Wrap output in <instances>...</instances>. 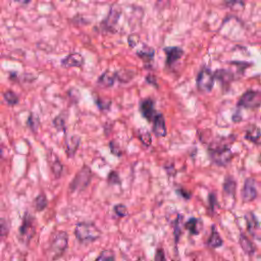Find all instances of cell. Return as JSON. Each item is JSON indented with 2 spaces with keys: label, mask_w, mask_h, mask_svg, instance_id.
<instances>
[{
  "label": "cell",
  "mask_w": 261,
  "mask_h": 261,
  "mask_svg": "<svg viewBox=\"0 0 261 261\" xmlns=\"http://www.w3.org/2000/svg\"><path fill=\"white\" fill-rule=\"evenodd\" d=\"M138 137H139V140L142 142V144L145 146V147H149L152 143V138H151V134L143 128H140L138 130Z\"/></svg>",
  "instance_id": "obj_31"
},
{
  "label": "cell",
  "mask_w": 261,
  "mask_h": 261,
  "mask_svg": "<svg viewBox=\"0 0 261 261\" xmlns=\"http://www.w3.org/2000/svg\"><path fill=\"white\" fill-rule=\"evenodd\" d=\"M163 51L166 54V64L168 66L172 65L175 61L180 59L185 53L180 47H176V46L165 47V48H163Z\"/></svg>",
  "instance_id": "obj_16"
},
{
  "label": "cell",
  "mask_w": 261,
  "mask_h": 261,
  "mask_svg": "<svg viewBox=\"0 0 261 261\" xmlns=\"http://www.w3.org/2000/svg\"><path fill=\"white\" fill-rule=\"evenodd\" d=\"M102 232L94 223L92 222H79L74 227V236L80 243L89 244L94 243L101 237Z\"/></svg>",
  "instance_id": "obj_2"
},
{
  "label": "cell",
  "mask_w": 261,
  "mask_h": 261,
  "mask_svg": "<svg viewBox=\"0 0 261 261\" xmlns=\"http://www.w3.org/2000/svg\"><path fill=\"white\" fill-rule=\"evenodd\" d=\"M121 72L122 73L117 71V80L120 83H128L135 76V72L130 70H122Z\"/></svg>",
  "instance_id": "obj_34"
},
{
  "label": "cell",
  "mask_w": 261,
  "mask_h": 261,
  "mask_svg": "<svg viewBox=\"0 0 261 261\" xmlns=\"http://www.w3.org/2000/svg\"><path fill=\"white\" fill-rule=\"evenodd\" d=\"M35 231H36L35 217L31 215L28 211H25L22 217L21 225L19 226V236L23 241L29 242L34 237Z\"/></svg>",
  "instance_id": "obj_7"
},
{
  "label": "cell",
  "mask_w": 261,
  "mask_h": 261,
  "mask_svg": "<svg viewBox=\"0 0 261 261\" xmlns=\"http://www.w3.org/2000/svg\"><path fill=\"white\" fill-rule=\"evenodd\" d=\"M95 261H115V253L111 249H104L100 252Z\"/></svg>",
  "instance_id": "obj_27"
},
{
  "label": "cell",
  "mask_w": 261,
  "mask_h": 261,
  "mask_svg": "<svg viewBox=\"0 0 261 261\" xmlns=\"http://www.w3.org/2000/svg\"><path fill=\"white\" fill-rule=\"evenodd\" d=\"M176 193H177L181 198H184V199H186V200H189V199H191V197H192V193H191L190 191H188V190L181 188V187L176 189Z\"/></svg>",
  "instance_id": "obj_38"
},
{
  "label": "cell",
  "mask_w": 261,
  "mask_h": 261,
  "mask_svg": "<svg viewBox=\"0 0 261 261\" xmlns=\"http://www.w3.org/2000/svg\"><path fill=\"white\" fill-rule=\"evenodd\" d=\"M227 141L228 138H220L212 142L208 147V154L211 161L218 166L227 165L233 157V153L226 143Z\"/></svg>",
  "instance_id": "obj_1"
},
{
  "label": "cell",
  "mask_w": 261,
  "mask_h": 261,
  "mask_svg": "<svg viewBox=\"0 0 261 261\" xmlns=\"http://www.w3.org/2000/svg\"><path fill=\"white\" fill-rule=\"evenodd\" d=\"M85 63L84 56L79 52H73L66 55L61 59V65L63 67H81Z\"/></svg>",
  "instance_id": "obj_12"
},
{
  "label": "cell",
  "mask_w": 261,
  "mask_h": 261,
  "mask_svg": "<svg viewBox=\"0 0 261 261\" xmlns=\"http://www.w3.org/2000/svg\"><path fill=\"white\" fill-rule=\"evenodd\" d=\"M134 38H135V34H132V35H129L128 36V38H127V41H128V45L130 46V47H135L136 45H137V41H135L134 40Z\"/></svg>",
  "instance_id": "obj_42"
},
{
  "label": "cell",
  "mask_w": 261,
  "mask_h": 261,
  "mask_svg": "<svg viewBox=\"0 0 261 261\" xmlns=\"http://www.w3.org/2000/svg\"><path fill=\"white\" fill-rule=\"evenodd\" d=\"M261 137V130L257 125H250L245 134V138L248 141H251L253 143H257V141L260 139Z\"/></svg>",
  "instance_id": "obj_22"
},
{
  "label": "cell",
  "mask_w": 261,
  "mask_h": 261,
  "mask_svg": "<svg viewBox=\"0 0 261 261\" xmlns=\"http://www.w3.org/2000/svg\"><path fill=\"white\" fill-rule=\"evenodd\" d=\"M95 102L97 104V107L101 111L108 110L110 108V105H111V100L110 99H104V98H101L99 96L95 98Z\"/></svg>",
  "instance_id": "obj_33"
},
{
  "label": "cell",
  "mask_w": 261,
  "mask_h": 261,
  "mask_svg": "<svg viewBox=\"0 0 261 261\" xmlns=\"http://www.w3.org/2000/svg\"><path fill=\"white\" fill-rule=\"evenodd\" d=\"M203 222L200 218L196 217H191L186 223H185V228L189 230V232L193 236H198L202 229Z\"/></svg>",
  "instance_id": "obj_17"
},
{
  "label": "cell",
  "mask_w": 261,
  "mask_h": 261,
  "mask_svg": "<svg viewBox=\"0 0 261 261\" xmlns=\"http://www.w3.org/2000/svg\"><path fill=\"white\" fill-rule=\"evenodd\" d=\"M92 169L88 165H83L82 168L75 173L69 184L70 192H83L85 191L92 180Z\"/></svg>",
  "instance_id": "obj_4"
},
{
  "label": "cell",
  "mask_w": 261,
  "mask_h": 261,
  "mask_svg": "<svg viewBox=\"0 0 261 261\" xmlns=\"http://www.w3.org/2000/svg\"><path fill=\"white\" fill-rule=\"evenodd\" d=\"M214 76L216 80H219L221 84H228L233 80V74L230 70L220 68L214 71Z\"/></svg>",
  "instance_id": "obj_20"
},
{
  "label": "cell",
  "mask_w": 261,
  "mask_h": 261,
  "mask_svg": "<svg viewBox=\"0 0 261 261\" xmlns=\"http://www.w3.org/2000/svg\"><path fill=\"white\" fill-rule=\"evenodd\" d=\"M258 191H257V182L254 178L249 177L245 180L244 187L241 192L243 202H251L257 198Z\"/></svg>",
  "instance_id": "obj_9"
},
{
  "label": "cell",
  "mask_w": 261,
  "mask_h": 261,
  "mask_svg": "<svg viewBox=\"0 0 261 261\" xmlns=\"http://www.w3.org/2000/svg\"><path fill=\"white\" fill-rule=\"evenodd\" d=\"M3 99H4V101H5L9 106H13V105L17 104L18 101H19L18 96H17L12 90H6V91L3 93Z\"/></svg>",
  "instance_id": "obj_28"
},
{
  "label": "cell",
  "mask_w": 261,
  "mask_h": 261,
  "mask_svg": "<svg viewBox=\"0 0 261 261\" xmlns=\"http://www.w3.org/2000/svg\"><path fill=\"white\" fill-rule=\"evenodd\" d=\"M181 220H182V215L181 214H177L176 219L173 222V236H174L175 244H177V242L179 240V237L181 234V227H180Z\"/></svg>",
  "instance_id": "obj_30"
},
{
  "label": "cell",
  "mask_w": 261,
  "mask_h": 261,
  "mask_svg": "<svg viewBox=\"0 0 261 261\" xmlns=\"http://www.w3.org/2000/svg\"><path fill=\"white\" fill-rule=\"evenodd\" d=\"M152 123H153L152 132L156 137H165L166 136L167 132H166L165 118L161 112H157Z\"/></svg>",
  "instance_id": "obj_13"
},
{
  "label": "cell",
  "mask_w": 261,
  "mask_h": 261,
  "mask_svg": "<svg viewBox=\"0 0 261 261\" xmlns=\"http://www.w3.org/2000/svg\"><path fill=\"white\" fill-rule=\"evenodd\" d=\"M140 112L144 118L149 121H153L155 115L157 114L154 108V100L152 98H146L140 102L139 106Z\"/></svg>",
  "instance_id": "obj_11"
},
{
  "label": "cell",
  "mask_w": 261,
  "mask_h": 261,
  "mask_svg": "<svg viewBox=\"0 0 261 261\" xmlns=\"http://www.w3.org/2000/svg\"><path fill=\"white\" fill-rule=\"evenodd\" d=\"M68 118L67 112H61L54 117L52 124L57 132H66V121Z\"/></svg>",
  "instance_id": "obj_18"
},
{
  "label": "cell",
  "mask_w": 261,
  "mask_h": 261,
  "mask_svg": "<svg viewBox=\"0 0 261 261\" xmlns=\"http://www.w3.org/2000/svg\"><path fill=\"white\" fill-rule=\"evenodd\" d=\"M115 80H117V71L107 69L99 75L97 79V85L101 88H110L113 86Z\"/></svg>",
  "instance_id": "obj_14"
},
{
  "label": "cell",
  "mask_w": 261,
  "mask_h": 261,
  "mask_svg": "<svg viewBox=\"0 0 261 261\" xmlns=\"http://www.w3.org/2000/svg\"><path fill=\"white\" fill-rule=\"evenodd\" d=\"M222 244H223V241H222L220 234L218 233L216 227L214 225H212L211 233H210V236H209V238L207 240L208 247L215 249V248H218V247L222 246Z\"/></svg>",
  "instance_id": "obj_19"
},
{
  "label": "cell",
  "mask_w": 261,
  "mask_h": 261,
  "mask_svg": "<svg viewBox=\"0 0 261 261\" xmlns=\"http://www.w3.org/2000/svg\"><path fill=\"white\" fill-rule=\"evenodd\" d=\"M245 219L247 222V228L248 231L255 238H260L261 236V227L259 225V222L255 215L252 212H248L245 215Z\"/></svg>",
  "instance_id": "obj_15"
},
{
  "label": "cell",
  "mask_w": 261,
  "mask_h": 261,
  "mask_svg": "<svg viewBox=\"0 0 261 261\" xmlns=\"http://www.w3.org/2000/svg\"><path fill=\"white\" fill-rule=\"evenodd\" d=\"M113 211H114V213H115L118 217H124V216L127 215V208H126L125 205H123V204H121V203L114 205Z\"/></svg>",
  "instance_id": "obj_35"
},
{
  "label": "cell",
  "mask_w": 261,
  "mask_h": 261,
  "mask_svg": "<svg viewBox=\"0 0 261 261\" xmlns=\"http://www.w3.org/2000/svg\"><path fill=\"white\" fill-rule=\"evenodd\" d=\"M107 182L108 185L110 186H115V185H118L120 186L121 185V179H120V176L118 174V172L116 170H110L108 175H107Z\"/></svg>",
  "instance_id": "obj_32"
},
{
  "label": "cell",
  "mask_w": 261,
  "mask_h": 261,
  "mask_svg": "<svg viewBox=\"0 0 261 261\" xmlns=\"http://www.w3.org/2000/svg\"><path fill=\"white\" fill-rule=\"evenodd\" d=\"M0 231H1L2 238H4L8 233V231H9V225H8V222H7V220L5 218H1Z\"/></svg>",
  "instance_id": "obj_37"
},
{
  "label": "cell",
  "mask_w": 261,
  "mask_h": 261,
  "mask_svg": "<svg viewBox=\"0 0 261 261\" xmlns=\"http://www.w3.org/2000/svg\"><path fill=\"white\" fill-rule=\"evenodd\" d=\"M27 125L33 133H37V130L40 126V120H39L38 115H36V113H33V112L30 113V115L27 119Z\"/></svg>",
  "instance_id": "obj_26"
},
{
  "label": "cell",
  "mask_w": 261,
  "mask_h": 261,
  "mask_svg": "<svg viewBox=\"0 0 261 261\" xmlns=\"http://www.w3.org/2000/svg\"><path fill=\"white\" fill-rule=\"evenodd\" d=\"M259 162H260V164H261V153H260V156H259Z\"/></svg>",
  "instance_id": "obj_43"
},
{
  "label": "cell",
  "mask_w": 261,
  "mask_h": 261,
  "mask_svg": "<svg viewBox=\"0 0 261 261\" xmlns=\"http://www.w3.org/2000/svg\"><path fill=\"white\" fill-rule=\"evenodd\" d=\"M109 148H110V151H111V153L113 155H115L117 157H120L122 155V150L120 149V147H119V145L117 144L116 141H114V140L110 141Z\"/></svg>",
  "instance_id": "obj_36"
},
{
  "label": "cell",
  "mask_w": 261,
  "mask_h": 261,
  "mask_svg": "<svg viewBox=\"0 0 261 261\" xmlns=\"http://www.w3.org/2000/svg\"><path fill=\"white\" fill-rule=\"evenodd\" d=\"M50 168L55 178H59L63 171V165L58 157H55L53 161L50 162Z\"/></svg>",
  "instance_id": "obj_24"
},
{
  "label": "cell",
  "mask_w": 261,
  "mask_h": 261,
  "mask_svg": "<svg viewBox=\"0 0 261 261\" xmlns=\"http://www.w3.org/2000/svg\"><path fill=\"white\" fill-rule=\"evenodd\" d=\"M154 54H155V51L153 48H144L140 51L137 52V55L142 59L144 60L145 62H150L153 60V57H154Z\"/></svg>",
  "instance_id": "obj_29"
},
{
  "label": "cell",
  "mask_w": 261,
  "mask_h": 261,
  "mask_svg": "<svg viewBox=\"0 0 261 261\" xmlns=\"http://www.w3.org/2000/svg\"><path fill=\"white\" fill-rule=\"evenodd\" d=\"M68 247V234L66 231H57L51 240L48 248V258L51 260L59 259Z\"/></svg>",
  "instance_id": "obj_3"
},
{
  "label": "cell",
  "mask_w": 261,
  "mask_h": 261,
  "mask_svg": "<svg viewBox=\"0 0 261 261\" xmlns=\"http://www.w3.org/2000/svg\"><path fill=\"white\" fill-rule=\"evenodd\" d=\"M120 15H121V9L119 7H117L116 5H112L111 8L109 9V12H108L107 16L101 22L102 28L107 32L114 33L115 32V27L117 25V22L120 18Z\"/></svg>",
  "instance_id": "obj_8"
},
{
  "label": "cell",
  "mask_w": 261,
  "mask_h": 261,
  "mask_svg": "<svg viewBox=\"0 0 261 261\" xmlns=\"http://www.w3.org/2000/svg\"><path fill=\"white\" fill-rule=\"evenodd\" d=\"M47 205H48V201H47V198L44 193L39 194L34 199V207H35L36 211H38V212L43 211L47 207Z\"/></svg>",
  "instance_id": "obj_25"
},
{
  "label": "cell",
  "mask_w": 261,
  "mask_h": 261,
  "mask_svg": "<svg viewBox=\"0 0 261 261\" xmlns=\"http://www.w3.org/2000/svg\"><path fill=\"white\" fill-rule=\"evenodd\" d=\"M208 199H209L210 208H211V210L213 211V210H214V206H215V204L217 203V201H216V197H215V195H214V194L210 193V194H209V197H208Z\"/></svg>",
  "instance_id": "obj_41"
},
{
  "label": "cell",
  "mask_w": 261,
  "mask_h": 261,
  "mask_svg": "<svg viewBox=\"0 0 261 261\" xmlns=\"http://www.w3.org/2000/svg\"><path fill=\"white\" fill-rule=\"evenodd\" d=\"M214 72L209 67L203 66L197 75V88L201 92L209 93L214 86Z\"/></svg>",
  "instance_id": "obj_5"
},
{
  "label": "cell",
  "mask_w": 261,
  "mask_h": 261,
  "mask_svg": "<svg viewBox=\"0 0 261 261\" xmlns=\"http://www.w3.org/2000/svg\"><path fill=\"white\" fill-rule=\"evenodd\" d=\"M154 261H166L165 252H164V250H163L162 248H158V249L156 250Z\"/></svg>",
  "instance_id": "obj_39"
},
{
  "label": "cell",
  "mask_w": 261,
  "mask_h": 261,
  "mask_svg": "<svg viewBox=\"0 0 261 261\" xmlns=\"http://www.w3.org/2000/svg\"><path fill=\"white\" fill-rule=\"evenodd\" d=\"M145 81H146V83H148V84H150V85H152V86H154V87L158 88L157 77H156L154 74H151V73L147 74V75H146V77H145Z\"/></svg>",
  "instance_id": "obj_40"
},
{
  "label": "cell",
  "mask_w": 261,
  "mask_h": 261,
  "mask_svg": "<svg viewBox=\"0 0 261 261\" xmlns=\"http://www.w3.org/2000/svg\"><path fill=\"white\" fill-rule=\"evenodd\" d=\"M261 104V93L255 90H247L243 95L240 97L237 106L238 108H247V109H253L259 107Z\"/></svg>",
  "instance_id": "obj_6"
},
{
  "label": "cell",
  "mask_w": 261,
  "mask_h": 261,
  "mask_svg": "<svg viewBox=\"0 0 261 261\" xmlns=\"http://www.w3.org/2000/svg\"><path fill=\"white\" fill-rule=\"evenodd\" d=\"M236 190H237L236 180L230 176H226L224 181H223V193H224V195L233 198L234 195H236Z\"/></svg>",
  "instance_id": "obj_21"
},
{
  "label": "cell",
  "mask_w": 261,
  "mask_h": 261,
  "mask_svg": "<svg viewBox=\"0 0 261 261\" xmlns=\"http://www.w3.org/2000/svg\"><path fill=\"white\" fill-rule=\"evenodd\" d=\"M240 245H241L243 251L248 255H252L256 251L253 243L244 233H241V236H240Z\"/></svg>",
  "instance_id": "obj_23"
},
{
  "label": "cell",
  "mask_w": 261,
  "mask_h": 261,
  "mask_svg": "<svg viewBox=\"0 0 261 261\" xmlns=\"http://www.w3.org/2000/svg\"><path fill=\"white\" fill-rule=\"evenodd\" d=\"M81 144V137L79 135H65L64 136V151L68 158L74 156Z\"/></svg>",
  "instance_id": "obj_10"
}]
</instances>
